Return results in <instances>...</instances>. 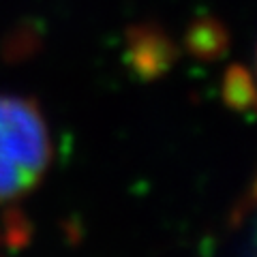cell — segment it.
Listing matches in <instances>:
<instances>
[{"label":"cell","instance_id":"6da1fadb","mask_svg":"<svg viewBox=\"0 0 257 257\" xmlns=\"http://www.w3.org/2000/svg\"><path fill=\"white\" fill-rule=\"evenodd\" d=\"M52 157V131L41 107L22 94H0V208L30 195Z\"/></svg>","mask_w":257,"mask_h":257}]
</instances>
